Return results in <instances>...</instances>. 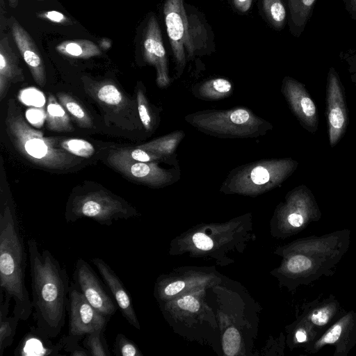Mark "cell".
Wrapping results in <instances>:
<instances>
[{
    "label": "cell",
    "instance_id": "3",
    "mask_svg": "<svg viewBox=\"0 0 356 356\" xmlns=\"http://www.w3.org/2000/svg\"><path fill=\"white\" fill-rule=\"evenodd\" d=\"M6 127L17 150L34 164L51 170H69L81 160L62 148L54 138H46L24 120L13 99L8 101Z\"/></svg>",
    "mask_w": 356,
    "mask_h": 356
},
{
    "label": "cell",
    "instance_id": "8",
    "mask_svg": "<svg viewBox=\"0 0 356 356\" xmlns=\"http://www.w3.org/2000/svg\"><path fill=\"white\" fill-rule=\"evenodd\" d=\"M325 92L328 142L334 147L346 134L349 121L344 88L334 67L328 70Z\"/></svg>",
    "mask_w": 356,
    "mask_h": 356
},
{
    "label": "cell",
    "instance_id": "17",
    "mask_svg": "<svg viewBox=\"0 0 356 356\" xmlns=\"http://www.w3.org/2000/svg\"><path fill=\"white\" fill-rule=\"evenodd\" d=\"M36 326L31 327L30 330L22 339L15 350L17 356H47L60 355L64 346L63 337L56 343Z\"/></svg>",
    "mask_w": 356,
    "mask_h": 356
},
{
    "label": "cell",
    "instance_id": "2",
    "mask_svg": "<svg viewBox=\"0 0 356 356\" xmlns=\"http://www.w3.org/2000/svg\"><path fill=\"white\" fill-rule=\"evenodd\" d=\"M26 252L15 209L5 199L0 209V286L14 301L13 314L26 321L33 312L25 283Z\"/></svg>",
    "mask_w": 356,
    "mask_h": 356
},
{
    "label": "cell",
    "instance_id": "34",
    "mask_svg": "<svg viewBox=\"0 0 356 356\" xmlns=\"http://www.w3.org/2000/svg\"><path fill=\"white\" fill-rule=\"evenodd\" d=\"M340 59L346 64L351 81L356 86V49H350L339 53Z\"/></svg>",
    "mask_w": 356,
    "mask_h": 356
},
{
    "label": "cell",
    "instance_id": "11",
    "mask_svg": "<svg viewBox=\"0 0 356 356\" xmlns=\"http://www.w3.org/2000/svg\"><path fill=\"white\" fill-rule=\"evenodd\" d=\"M109 164L125 177L141 184L159 187L176 181V175L160 168L157 163L138 162L127 159L115 152L108 157Z\"/></svg>",
    "mask_w": 356,
    "mask_h": 356
},
{
    "label": "cell",
    "instance_id": "15",
    "mask_svg": "<svg viewBox=\"0 0 356 356\" xmlns=\"http://www.w3.org/2000/svg\"><path fill=\"white\" fill-rule=\"evenodd\" d=\"M92 261L97 268L105 284L111 292L122 316L130 325L139 329V323L130 295L120 277L102 259L95 257L92 259Z\"/></svg>",
    "mask_w": 356,
    "mask_h": 356
},
{
    "label": "cell",
    "instance_id": "40",
    "mask_svg": "<svg viewBox=\"0 0 356 356\" xmlns=\"http://www.w3.org/2000/svg\"><path fill=\"white\" fill-rule=\"evenodd\" d=\"M330 311L327 308L315 311L310 316V320L316 325H325L329 320Z\"/></svg>",
    "mask_w": 356,
    "mask_h": 356
},
{
    "label": "cell",
    "instance_id": "41",
    "mask_svg": "<svg viewBox=\"0 0 356 356\" xmlns=\"http://www.w3.org/2000/svg\"><path fill=\"white\" fill-rule=\"evenodd\" d=\"M185 286L183 281H177L169 284L164 289V293L166 296H173L181 291Z\"/></svg>",
    "mask_w": 356,
    "mask_h": 356
},
{
    "label": "cell",
    "instance_id": "28",
    "mask_svg": "<svg viewBox=\"0 0 356 356\" xmlns=\"http://www.w3.org/2000/svg\"><path fill=\"white\" fill-rule=\"evenodd\" d=\"M60 145L70 153L83 158H88L95 153L93 145L83 139H67L59 142Z\"/></svg>",
    "mask_w": 356,
    "mask_h": 356
},
{
    "label": "cell",
    "instance_id": "46",
    "mask_svg": "<svg viewBox=\"0 0 356 356\" xmlns=\"http://www.w3.org/2000/svg\"><path fill=\"white\" fill-rule=\"evenodd\" d=\"M8 6L12 8H16L19 3V0H7Z\"/></svg>",
    "mask_w": 356,
    "mask_h": 356
},
{
    "label": "cell",
    "instance_id": "30",
    "mask_svg": "<svg viewBox=\"0 0 356 356\" xmlns=\"http://www.w3.org/2000/svg\"><path fill=\"white\" fill-rule=\"evenodd\" d=\"M113 352L116 356H138L140 352L136 345L122 333L117 334Z\"/></svg>",
    "mask_w": 356,
    "mask_h": 356
},
{
    "label": "cell",
    "instance_id": "26",
    "mask_svg": "<svg viewBox=\"0 0 356 356\" xmlns=\"http://www.w3.org/2000/svg\"><path fill=\"white\" fill-rule=\"evenodd\" d=\"M264 13L270 23L277 29H282L286 22L287 12L282 0H263Z\"/></svg>",
    "mask_w": 356,
    "mask_h": 356
},
{
    "label": "cell",
    "instance_id": "4",
    "mask_svg": "<svg viewBox=\"0 0 356 356\" xmlns=\"http://www.w3.org/2000/svg\"><path fill=\"white\" fill-rule=\"evenodd\" d=\"M185 119L204 133L223 138L257 137L271 127L244 108L198 111L188 115Z\"/></svg>",
    "mask_w": 356,
    "mask_h": 356
},
{
    "label": "cell",
    "instance_id": "25",
    "mask_svg": "<svg viewBox=\"0 0 356 356\" xmlns=\"http://www.w3.org/2000/svg\"><path fill=\"white\" fill-rule=\"evenodd\" d=\"M58 98L60 104L73 117L80 127L83 128L92 127V121L89 114L74 97L65 93H58Z\"/></svg>",
    "mask_w": 356,
    "mask_h": 356
},
{
    "label": "cell",
    "instance_id": "47",
    "mask_svg": "<svg viewBox=\"0 0 356 356\" xmlns=\"http://www.w3.org/2000/svg\"><path fill=\"white\" fill-rule=\"evenodd\" d=\"M37 1H45V0H37Z\"/></svg>",
    "mask_w": 356,
    "mask_h": 356
},
{
    "label": "cell",
    "instance_id": "32",
    "mask_svg": "<svg viewBox=\"0 0 356 356\" xmlns=\"http://www.w3.org/2000/svg\"><path fill=\"white\" fill-rule=\"evenodd\" d=\"M137 106L140 120L147 131L152 127V118L149 108L148 102L141 90L137 92Z\"/></svg>",
    "mask_w": 356,
    "mask_h": 356
},
{
    "label": "cell",
    "instance_id": "22",
    "mask_svg": "<svg viewBox=\"0 0 356 356\" xmlns=\"http://www.w3.org/2000/svg\"><path fill=\"white\" fill-rule=\"evenodd\" d=\"M184 136L183 131H179L142 144L136 147L167 158L175 152Z\"/></svg>",
    "mask_w": 356,
    "mask_h": 356
},
{
    "label": "cell",
    "instance_id": "36",
    "mask_svg": "<svg viewBox=\"0 0 356 356\" xmlns=\"http://www.w3.org/2000/svg\"><path fill=\"white\" fill-rule=\"evenodd\" d=\"M38 17L63 25H69L72 24L70 18H68L62 13L56 10H47L41 12L38 14Z\"/></svg>",
    "mask_w": 356,
    "mask_h": 356
},
{
    "label": "cell",
    "instance_id": "42",
    "mask_svg": "<svg viewBox=\"0 0 356 356\" xmlns=\"http://www.w3.org/2000/svg\"><path fill=\"white\" fill-rule=\"evenodd\" d=\"M298 211H300V210L297 209L288 216V221L289 224L295 227H300L304 222L302 215Z\"/></svg>",
    "mask_w": 356,
    "mask_h": 356
},
{
    "label": "cell",
    "instance_id": "20",
    "mask_svg": "<svg viewBox=\"0 0 356 356\" xmlns=\"http://www.w3.org/2000/svg\"><path fill=\"white\" fill-rule=\"evenodd\" d=\"M56 49L59 54L72 58L86 59L102 54L95 43L84 39L63 41L56 46Z\"/></svg>",
    "mask_w": 356,
    "mask_h": 356
},
{
    "label": "cell",
    "instance_id": "21",
    "mask_svg": "<svg viewBox=\"0 0 356 356\" xmlns=\"http://www.w3.org/2000/svg\"><path fill=\"white\" fill-rule=\"evenodd\" d=\"M46 121L48 129L53 131L70 132L74 130L65 109L51 94L47 99Z\"/></svg>",
    "mask_w": 356,
    "mask_h": 356
},
{
    "label": "cell",
    "instance_id": "27",
    "mask_svg": "<svg viewBox=\"0 0 356 356\" xmlns=\"http://www.w3.org/2000/svg\"><path fill=\"white\" fill-rule=\"evenodd\" d=\"M104 332L103 330H98L87 334L84 337L83 346L90 356H111Z\"/></svg>",
    "mask_w": 356,
    "mask_h": 356
},
{
    "label": "cell",
    "instance_id": "33",
    "mask_svg": "<svg viewBox=\"0 0 356 356\" xmlns=\"http://www.w3.org/2000/svg\"><path fill=\"white\" fill-rule=\"evenodd\" d=\"M64 338V346L63 350L67 353L70 356H90L88 351L79 343L80 339L66 335Z\"/></svg>",
    "mask_w": 356,
    "mask_h": 356
},
{
    "label": "cell",
    "instance_id": "18",
    "mask_svg": "<svg viewBox=\"0 0 356 356\" xmlns=\"http://www.w3.org/2000/svg\"><path fill=\"white\" fill-rule=\"evenodd\" d=\"M88 92L102 106L118 113L126 108L127 102L122 93L110 81L90 84Z\"/></svg>",
    "mask_w": 356,
    "mask_h": 356
},
{
    "label": "cell",
    "instance_id": "45",
    "mask_svg": "<svg viewBox=\"0 0 356 356\" xmlns=\"http://www.w3.org/2000/svg\"><path fill=\"white\" fill-rule=\"evenodd\" d=\"M296 337L298 342H304L307 340V335L305 332L302 330H299L297 331L296 334Z\"/></svg>",
    "mask_w": 356,
    "mask_h": 356
},
{
    "label": "cell",
    "instance_id": "19",
    "mask_svg": "<svg viewBox=\"0 0 356 356\" xmlns=\"http://www.w3.org/2000/svg\"><path fill=\"white\" fill-rule=\"evenodd\" d=\"M288 22L292 35L299 37L312 17L317 0H285Z\"/></svg>",
    "mask_w": 356,
    "mask_h": 356
},
{
    "label": "cell",
    "instance_id": "44",
    "mask_svg": "<svg viewBox=\"0 0 356 356\" xmlns=\"http://www.w3.org/2000/svg\"><path fill=\"white\" fill-rule=\"evenodd\" d=\"M236 9L241 12H246L252 5V0H232Z\"/></svg>",
    "mask_w": 356,
    "mask_h": 356
},
{
    "label": "cell",
    "instance_id": "16",
    "mask_svg": "<svg viewBox=\"0 0 356 356\" xmlns=\"http://www.w3.org/2000/svg\"><path fill=\"white\" fill-rule=\"evenodd\" d=\"M24 75L19 58L3 33L0 40V100L6 95L11 84L24 81Z\"/></svg>",
    "mask_w": 356,
    "mask_h": 356
},
{
    "label": "cell",
    "instance_id": "38",
    "mask_svg": "<svg viewBox=\"0 0 356 356\" xmlns=\"http://www.w3.org/2000/svg\"><path fill=\"white\" fill-rule=\"evenodd\" d=\"M177 305L180 308L192 312H197L200 309L198 300L191 296H186L179 299Z\"/></svg>",
    "mask_w": 356,
    "mask_h": 356
},
{
    "label": "cell",
    "instance_id": "6",
    "mask_svg": "<svg viewBox=\"0 0 356 356\" xmlns=\"http://www.w3.org/2000/svg\"><path fill=\"white\" fill-rule=\"evenodd\" d=\"M137 215L135 209L120 197L104 191H93L72 196L66 206L65 218L67 222L90 218L110 226L115 220Z\"/></svg>",
    "mask_w": 356,
    "mask_h": 356
},
{
    "label": "cell",
    "instance_id": "5",
    "mask_svg": "<svg viewBox=\"0 0 356 356\" xmlns=\"http://www.w3.org/2000/svg\"><path fill=\"white\" fill-rule=\"evenodd\" d=\"M298 165V161L291 158L263 160L233 170L223 184L234 192L264 191L284 182Z\"/></svg>",
    "mask_w": 356,
    "mask_h": 356
},
{
    "label": "cell",
    "instance_id": "43",
    "mask_svg": "<svg viewBox=\"0 0 356 356\" xmlns=\"http://www.w3.org/2000/svg\"><path fill=\"white\" fill-rule=\"evenodd\" d=\"M342 1L350 17L356 20V0H342Z\"/></svg>",
    "mask_w": 356,
    "mask_h": 356
},
{
    "label": "cell",
    "instance_id": "12",
    "mask_svg": "<svg viewBox=\"0 0 356 356\" xmlns=\"http://www.w3.org/2000/svg\"><path fill=\"white\" fill-rule=\"evenodd\" d=\"M281 91L300 125L308 132L315 134L319 124L318 108L305 86L287 76L282 81Z\"/></svg>",
    "mask_w": 356,
    "mask_h": 356
},
{
    "label": "cell",
    "instance_id": "39",
    "mask_svg": "<svg viewBox=\"0 0 356 356\" xmlns=\"http://www.w3.org/2000/svg\"><path fill=\"white\" fill-rule=\"evenodd\" d=\"M341 332V325L339 323L334 325L320 340V345L332 343L338 340Z\"/></svg>",
    "mask_w": 356,
    "mask_h": 356
},
{
    "label": "cell",
    "instance_id": "7",
    "mask_svg": "<svg viewBox=\"0 0 356 356\" xmlns=\"http://www.w3.org/2000/svg\"><path fill=\"white\" fill-rule=\"evenodd\" d=\"M163 15L177 70L181 74L187 59H191L200 49L203 33L197 34V27L192 26L183 0H165Z\"/></svg>",
    "mask_w": 356,
    "mask_h": 356
},
{
    "label": "cell",
    "instance_id": "23",
    "mask_svg": "<svg viewBox=\"0 0 356 356\" xmlns=\"http://www.w3.org/2000/svg\"><path fill=\"white\" fill-rule=\"evenodd\" d=\"M9 307H0V356H3L6 348L11 346L16 334L19 318L13 314L8 316Z\"/></svg>",
    "mask_w": 356,
    "mask_h": 356
},
{
    "label": "cell",
    "instance_id": "37",
    "mask_svg": "<svg viewBox=\"0 0 356 356\" xmlns=\"http://www.w3.org/2000/svg\"><path fill=\"white\" fill-rule=\"evenodd\" d=\"M193 241L195 245L203 250H209L213 248V241L203 233H196L193 236Z\"/></svg>",
    "mask_w": 356,
    "mask_h": 356
},
{
    "label": "cell",
    "instance_id": "10",
    "mask_svg": "<svg viewBox=\"0 0 356 356\" xmlns=\"http://www.w3.org/2000/svg\"><path fill=\"white\" fill-rule=\"evenodd\" d=\"M72 282L88 302L102 314L111 318L115 313V304L91 266L83 259H79L75 263Z\"/></svg>",
    "mask_w": 356,
    "mask_h": 356
},
{
    "label": "cell",
    "instance_id": "1",
    "mask_svg": "<svg viewBox=\"0 0 356 356\" xmlns=\"http://www.w3.org/2000/svg\"><path fill=\"white\" fill-rule=\"evenodd\" d=\"M27 245L35 326L52 339L65 323L70 287L67 271L49 250H41L35 238H29Z\"/></svg>",
    "mask_w": 356,
    "mask_h": 356
},
{
    "label": "cell",
    "instance_id": "9",
    "mask_svg": "<svg viewBox=\"0 0 356 356\" xmlns=\"http://www.w3.org/2000/svg\"><path fill=\"white\" fill-rule=\"evenodd\" d=\"M67 311V335L80 340L87 334L105 331L110 319L93 307L73 282L70 283Z\"/></svg>",
    "mask_w": 356,
    "mask_h": 356
},
{
    "label": "cell",
    "instance_id": "35",
    "mask_svg": "<svg viewBox=\"0 0 356 356\" xmlns=\"http://www.w3.org/2000/svg\"><path fill=\"white\" fill-rule=\"evenodd\" d=\"M312 265L311 260L303 255H296L290 258L286 267L291 273H300L309 269Z\"/></svg>",
    "mask_w": 356,
    "mask_h": 356
},
{
    "label": "cell",
    "instance_id": "24",
    "mask_svg": "<svg viewBox=\"0 0 356 356\" xmlns=\"http://www.w3.org/2000/svg\"><path fill=\"white\" fill-rule=\"evenodd\" d=\"M232 83L225 79L216 78L204 82L197 88L198 97L205 99H218L229 95Z\"/></svg>",
    "mask_w": 356,
    "mask_h": 356
},
{
    "label": "cell",
    "instance_id": "31",
    "mask_svg": "<svg viewBox=\"0 0 356 356\" xmlns=\"http://www.w3.org/2000/svg\"><path fill=\"white\" fill-rule=\"evenodd\" d=\"M240 335L234 327L228 328L223 336L222 346L227 355H235L240 346Z\"/></svg>",
    "mask_w": 356,
    "mask_h": 356
},
{
    "label": "cell",
    "instance_id": "13",
    "mask_svg": "<svg viewBox=\"0 0 356 356\" xmlns=\"http://www.w3.org/2000/svg\"><path fill=\"white\" fill-rule=\"evenodd\" d=\"M142 50L144 60L156 69L157 85L167 86L170 83L167 57L160 26L154 14L149 17L143 30Z\"/></svg>",
    "mask_w": 356,
    "mask_h": 356
},
{
    "label": "cell",
    "instance_id": "29",
    "mask_svg": "<svg viewBox=\"0 0 356 356\" xmlns=\"http://www.w3.org/2000/svg\"><path fill=\"white\" fill-rule=\"evenodd\" d=\"M117 154L131 161L138 162H152L165 159V157L140 148L124 149L115 152Z\"/></svg>",
    "mask_w": 356,
    "mask_h": 356
},
{
    "label": "cell",
    "instance_id": "14",
    "mask_svg": "<svg viewBox=\"0 0 356 356\" xmlns=\"http://www.w3.org/2000/svg\"><path fill=\"white\" fill-rule=\"evenodd\" d=\"M8 24L13 39L33 80L39 86L44 87L47 83L45 65L35 41L13 16L8 19Z\"/></svg>",
    "mask_w": 356,
    "mask_h": 356
}]
</instances>
